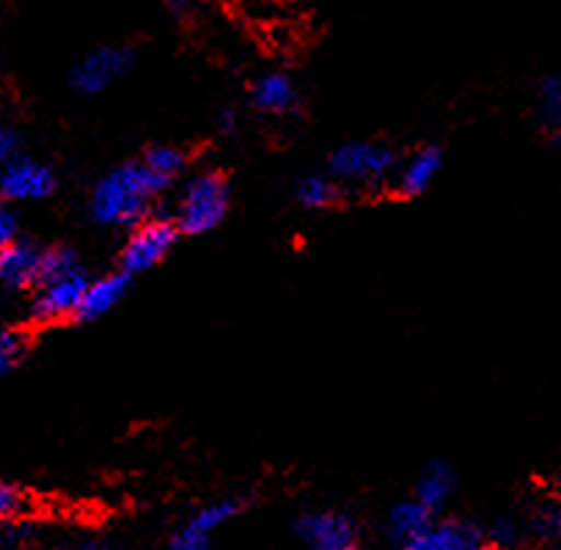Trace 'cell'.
I'll return each mask as SVG.
<instances>
[{"label":"cell","mask_w":561,"mask_h":550,"mask_svg":"<svg viewBox=\"0 0 561 550\" xmlns=\"http://www.w3.org/2000/svg\"><path fill=\"white\" fill-rule=\"evenodd\" d=\"M140 163L147 165L149 171H152L154 176H160V180L163 182H174L176 176L182 174V169H185V163H187V158H185V152H182V149H176V147H152L149 149L147 154H144V160H140Z\"/></svg>","instance_id":"ac0fdd59"},{"label":"cell","mask_w":561,"mask_h":550,"mask_svg":"<svg viewBox=\"0 0 561 550\" xmlns=\"http://www.w3.org/2000/svg\"><path fill=\"white\" fill-rule=\"evenodd\" d=\"M42 248L28 240H14L0 251V287L25 293L39 284Z\"/></svg>","instance_id":"8fae6325"},{"label":"cell","mask_w":561,"mask_h":550,"mask_svg":"<svg viewBox=\"0 0 561 550\" xmlns=\"http://www.w3.org/2000/svg\"><path fill=\"white\" fill-rule=\"evenodd\" d=\"M25 342L18 331L12 328H0V377L9 375V371L18 366V360L23 358Z\"/></svg>","instance_id":"ffe728a7"},{"label":"cell","mask_w":561,"mask_h":550,"mask_svg":"<svg viewBox=\"0 0 561 550\" xmlns=\"http://www.w3.org/2000/svg\"><path fill=\"white\" fill-rule=\"evenodd\" d=\"M295 196H298L300 207L320 213V209H331L339 202V196H342V191H339V182L333 176L309 174L298 182Z\"/></svg>","instance_id":"e0dca14e"},{"label":"cell","mask_w":561,"mask_h":550,"mask_svg":"<svg viewBox=\"0 0 561 550\" xmlns=\"http://www.w3.org/2000/svg\"><path fill=\"white\" fill-rule=\"evenodd\" d=\"M14 158H20V138L12 129L0 127V165H7Z\"/></svg>","instance_id":"d4e9b609"},{"label":"cell","mask_w":561,"mask_h":550,"mask_svg":"<svg viewBox=\"0 0 561 550\" xmlns=\"http://www.w3.org/2000/svg\"><path fill=\"white\" fill-rule=\"evenodd\" d=\"M399 550H493L482 526L462 517H433Z\"/></svg>","instance_id":"9c48e42d"},{"label":"cell","mask_w":561,"mask_h":550,"mask_svg":"<svg viewBox=\"0 0 561 550\" xmlns=\"http://www.w3.org/2000/svg\"><path fill=\"white\" fill-rule=\"evenodd\" d=\"M56 174L50 165L31 158H14L0 165V196L3 202H45L56 191Z\"/></svg>","instance_id":"30bf717a"},{"label":"cell","mask_w":561,"mask_h":550,"mask_svg":"<svg viewBox=\"0 0 561 550\" xmlns=\"http://www.w3.org/2000/svg\"><path fill=\"white\" fill-rule=\"evenodd\" d=\"M537 111L542 116V122H548L550 127L559 129L561 124V80L559 75H550L548 80H542L537 96Z\"/></svg>","instance_id":"d6986e66"},{"label":"cell","mask_w":561,"mask_h":550,"mask_svg":"<svg viewBox=\"0 0 561 550\" xmlns=\"http://www.w3.org/2000/svg\"><path fill=\"white\" fill-rule=\"evenodd\" d=\"M165 187H169V182L154 176L140 160L118 165V169L100 176L96 185L91 187V218L100 226H111V229H129V226L135 229L149 218L152 204L158 202Z\"/></svg>","instance_id":"6da1fadb"},{"label":"cell","mask_w":561,"mask_h":550,"mask_svg":"<svg viewBox=\"0 0 561 550\" xmlns=\"http://www.w3.org/2000/svg\"><path fill=\"white\" fill-rule=\"evenodd\" d=\"M397 169V154L380 141H347L331 154V176L339 185L371 187Z\"/></svg>","instance_id":"277c9868"},{"label":"cell","mask_w":561,"mask_h":550,"mask_svg":"<svg viewBox=\"0 0 561 550\" xmlns=\"http://www.w3.org/2000/svg\"><path fill=\"white\" fill-rule=\"evenodd\" d=\"M129 282H133V278H129V275H124L122 270H116V273H107V275H102V278H94V282H89V287H85L83 300H80L75 320H78V322H96V320H102L105 314H111V311L116 309V306L122 303L124 298H127Z\"/></svg>","instance_id":"7c38bea8"},{"label":"cell","mask_w":561,"mask_h":550,"mask_svg":"<svg viewBox=\"0 0 561 550\" xmlns=\"http://www.w3.org/2000/svg\"><path fill=\"white\" fill-rule=\"evenodd\" d=\"M251 102L262 113L284 116V113H293L298 107L300 91L287 72H267L253 83Z\"/></svg>","instance_id":"5bb4252c"},{"label":"cell","mask_w":561,"mask_h":550,"mask_svg":"<svg viewBox=\"0 0 561 550\" xmlns=\"http://www.w3.org/2000/svg\"><path fill=\"white\" fill-rule=\"evenodd\" d=\"M89 282L91 278L75 251L69 248L42 251V273L39 284L34 287V300H31V320L39 325L75 320Z\"/></svg>","instance_id":"7a4b0ae2"},{"label":"cell","mask_w":561,"mask_h":550,"mask_svg":"<svg viewBox=\"0 0 561 550\" xmlns=\"http://www.w3.org/2000/svg\"><path fill=\"white\" fill-rule=\"evenodd\" d=\"M295 534L309 550H366L360 526L342 509L306 512L295 523Z\"/></svg>","instance_id":"52a82bcc"},{"label":"cell","mask_w":561,"mask_h":550,"mask_svg":"<svg viewBox=\"0 0 561 550\" xmlns=\"http://www.w3.org/2000/svg\"><path fill=\"white\" fill-rule=\"evenodd\" d=\"M430 520H433V515H430V512L424 509L419 501L404 499V501H399V504H393L391 512H388L386 531H388V537H391V542H397V548H399V545L408 542L410 537H415V534L427 526Z\"/></svg>","instance_id":"2e32d148"},{"label":"cell","mask_w":561,"mask_h":550,"mask_svg":"<svg viewBox=\"0 0 561 550\" xmlns=\"http://www.w3.org/2000/svg\"><path fill=\"white\" fill-rule=\"evenodd\" d=\"M176 240H180V231L169 218H147L124 240L122 253H118V270L133 278V275L158 267L174 251Z\"/></svg>","instance_id":"5b68a950"},{"label":"cell","mask_w":561,"mask_h":550,"mask_svg":"<svg viewBox=\"0 0 561 550\" xmlns=\"http://www.w3.org/2000/svg\"><path fill=\"white\" fill-rule=\"evenodd\" d=\"M242 509H245V501L234 499V495L202 504L171 531L169 550H209L215 534L229 526L234 517H240Z\"/></svg>","instance_id":"8992f818"},{"label":"cell","mask_w":561,"mask_h":550,"mask_svg":"<svg viewBox=\"0 0 561 550\" xmlns=\"http://www.w3.org/2000/svg\"><path fill=\"white\" fill-rule=\"evenodd\" d=\"M64 550H118V548L113 542H107V539H80V542L67 545Z\"/></svg>","instance_id":"484cf974"},{"label":"cell","mask_w":561,"mask_h":550,"mask_svg":"<svg viewBox=\"0 0 561 550\" xmlns=\"http://www.w3.org/2000/svg\"><path fill=\"white\" fill-rule=\"evenodd\" d=\"M135 64V53L129 47L107 45L96 47L94 53L83 58L78 67L72 69V89L83 96H96L116 85L118 80L127 78L129 69Z\"/></svg>","instance_id":"ba28073f"},{"label":"cell","mask_w":561,"mask_h":550,"mask_svg":"<svg viewBox=\"0 0 561 550\" xmlns=\"http://www.w3.org/2000/svg\"><path fill=\"white\" fill-rule=\"evenodd\" d=\"M18 240V218H14L12 209L0 202V251Z\"/></svg>","instance_id":"cb8c5ba5"},{"label":"cell","mask_w":561,"mask_h":550,"mask_svg":"<svg viewBox=\"0 0 561 550\" xmlns=\"http://www.w3.org/2000/svg\"><path fill=\"white\" fill-rule=\"evenodd\" d=\"M163 7L174 14H185L193 9V0H163Z\"/></svg>","instance_id":"4316f807"},{"label":"cell","mask_w":561,"mask_h":550,"mask_svg":"<svg viewBox=\"0 0 561 550\" xmlns=\"http://www.w3.org/2000/svg\"><path fill=\"white\" fill-rule=\"evenodd\" d=\"M484 534H488V542L490 548H515L517 539H520V528H517L515 520H510V517H501V520H495L493 526L484 528Z\"/></svg>","instance_id":"44dd1931"},{"label":"cell","mask_w":561,"mask_h":550,"mask_svg":"<svg viewBox=\"0 0 561 550\" xmlns=\"http://www.w3.org/2000/svg\"><path fill=\"white\" fill-rule=\"evenodd\" d=\"M455 490H457L455 468L444 460H433L424 471H421L419 482H415L413 499L419 501L430 515L438 517L440 512L449 506V501L455 499Z\"/></svg>","instance_id":"4fadbf2b"},{"label":"cell","mask_w":561,"mask_h":550,"mask_svg":"<svg viewBox=\"0 0 561 550\" xmlns=\"http://www.w3.org/2000/svg\"><path fill=\"white\" fill-rule=\"evenodd\" d=\"M23 509H25L23 490L14 488V484L0 482V523L14 520L18 515H23Z\"/></svg>","instance_id":"7402d4cb"},{"label":"cell","mask_w":561,"mask_h":550,"mask_svg":"<svg viewBox=\"0 0 561 550\" xmlns=\"http://www.w3.org/2000/svg\"><path fill=\"white\" fill-rule=\"evenodd\" d=\"M229 204L231 193L226 176L218 174V171H202V174L187 180L171 224L176 226L180 234H209V231L224 224Z\"/></svg>","instance_id":"3957f363"},{"label":"cell","mask_w":561,"mask_h":550,"mask_svg":"<svg viewBox=\"0 0 561 550\" xmlns=\"http://www.w3.org/2000/svg\"><path fill=\"white\" fill-rule=\"evenodd\" d=\"M440 165H444V154L435 147H421L410 154L408 160L399 169V191L404 196H421L435 182V176L440 174Z\"/></svg>","instance_id":"9a60e30c"},{"label":"cell","mask_w":561,"mask_h":550,"mask_svg":"<svg viewBox=\"0 0 561 550\" xmlns=\"http://www.w3.org/2000/svg\"><path fill=\"white\" fill-rule=\"evenodd\" d=\"M534 534H539L542 539H556L561 531V515L556 506H545V509L537 512V517H534L531 523Z\"/></svg>","instance_id":"603a6c76"}]
</instances>
